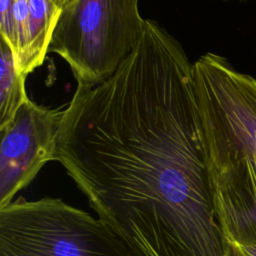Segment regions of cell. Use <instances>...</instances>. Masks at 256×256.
Here are the masks:
<instances>
[{"label":"cell","mask_w":256,"mask_h":256,"mask_svg":"<svg viewBox=\"0 0 256 256\" xmlns=\"http://www.w3.org/2000/svg\"><path fill=\"white\" fill-rule=\"evenodd\" d=\"M56 161L134 256H227L192 63L159 24L110 78L77 85Z\"/></svg>","instance_id":"cell-1"},{"label":"cell","mask_w":256,"mask_h":256,"mask_svg":"<svg viewBox=\"0 0 256 256\" xmlns=\"http://www.w3.org/2000/svg\"><path fill=\"white\" fill-rule=\"evenodd\" d=\"M0 256H134L101 218L60 198H17L0 208Z\"/></svg>","instance_id":"cell-2"},{"label":"cell","mask_w":256,"mask_h":256,"mask_svg":"<svg viewBox=\"0 0 256 256\" xmlns=\"http://www.w3.org/2000/svg\"><path fill=\"white\" fill-rule=\"evenodd\" d=\"M139 0H74L62 8L50 49L78 84L98 85L131 55L144 30Z\"/></svg>","instance_id":"cell-3"},{"label":"cell","mask_w":256,"mask_h":256,"mask_svg":"<svg viewBox=\"0 0 256 256\" xmlns=\"http://www.w3.org/2000/svg\"><path fill=\"white\" fill-rule=\"evenodd\" d=\"M192 78L207 162L256 171V79L210 52L193 63Z\"/></svg>","instance_id":"cell-4"},{"label":"cell","mask_w":256,"mask_h":256,"mask_svg":"<svg viewBox=\"0 0 256 256\" xmlns=\"http://www.w3.org/2000/svg\"><path fill=\"white\" fill-rule=\"evenodd\" d=\"M63 111L27 100L1 132L0 208L14 201L43 166L56 161Z\"/></svg>","instance_id":"cell-5"},{"label":"cell","mask_w":256,"mask_h":256,"mask_svg":"<svg viewBox=\"0 0 256 256\" xmlns=\"http://www.w3.org/2000/svg\"><path fill=\"white\" fill-rule=\"evenodd\" d=\"M61 11L55 0H14L9 45L21 74L27 76L44 62Z\"/></svg>","instance_id":"cell-6"},{"label":"cell","mask_w":256,"mask_h":256,"mask_svg":"<svg viewBox=\"0 0 256 256\" xmlns=\"http://www.w3.org/2000/svg\"><path fill=\"white\" fill-rule=\"evenodd\" d=\"M25 79L16 67L10 45L0 36V130L13 120L18 109L29 99Z\"/></svg>","instance_id":"cell-7"},{"label":"cell","mask_w":256,"mask_h":256,"mask_svg":"<svg viewBox=\"0 0 256 256\" xmlns=\"http://www.w3.org/2000/svg\"><path fill=\"white\" fill-rule=\"evenodd\" d=\"M13 5L14 0H0V36L8 44L13 37Z\"/></svg>","instance_id":"cell-8"},{"label":"cell","mask_w":256,"mask_h":256,"mask_svg":"<svg viewBox=\"0 0 256 256\" xmlns=\"http://www.w3.org/2000/svg\"><path fill=\"white\" fill-rule=\"evenodd\" d=\"M227 256H256V245L238 242H226Z\"/></svg>","instance_id":"cell-9"},{"label":"cell","mask_w":256,"mask_h":256,"mask_svg":"<svg viewBox=\"0 0 256 256\" xmlns=\"http://www.w3.org/2000/svg\"><path fill=\"white\" fill-rule=\"evenodd\" d=\"M72 1H74V0H55V2H56V4L62 9V8H64L65 6H67L69 3H71Z\"/></svg>","instance_id":"cell-10"}]
</instances>
